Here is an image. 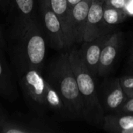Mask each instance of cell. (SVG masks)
<instances>
[{
  "instance_id": "cell-1",
  "label": "cell",
  "mask_w": 133,
  "mask_h": 133,
  "mask_svg": "<svg viewBox=\"0 0 133 133\" xmlns=\"http://www.w3.org/2000/svg\"><path fill=\"white\" fill-rule=\"evenodd\" d=\"M46 35L40 18L20 26H12L5 40L16 74L29 69L42 72L46 55Z\"/></svg>"
},
{
  "instance_id": "cell-2",
  "label": "cell",
  "mask_w": 133,
  "mask_h": 133,
  "mask_svg": "<svg viewBox=\"0 0 133 133\" xmlns=\"http://www.w3.org/2000/svg\"><path fill=\"white\" fill-rule=\"evenodd\" d=\"M44 78L62 97L67 115L83 118V104L69 59V52L60 54L51 62Z\"/></svg>"
},
{
  "instance_id": "cell-3",
  "label": "cell",
  "mask_w": 133,
  "mask_h": 133,
  "mask_svg": "<svg viewBox=\"0 0 133 133\" xmlns=\"http://www.w3.org/2000/svg\"><path fill=\"white\" fill-rule=\"evenodd\" d=\"M69 59L83 104V119L91 125L102 124L105 112L98 97L94 76L86 66L79 49L71 50Z\"/></svg>"
},
{
  "instance_id": "cell-4",
  "label": "cell",
  "mask_w": 133,
  "mask_h": 133,
  "mask_svg": "<svg viewBox=\"0 0 133 133\" xmlns=\"http://www.w3.org/2000/svg\"><path fill=\"white\" fill-rule=\"evenodd\" d=\"M47 80L42 72L29 69L19 75V84L26 103L35 112L42 113L47 109Z\"/></svg>"
},
{
  "instance_id": "cell-5",
  "label": "cell",
  "mask_w": 133,
  "mask_h": 133,
  "mask_svg": "<svg viewBox=\"0 0 133 133\" xmlns=\"http://www.w3.org/2000/svg\"><path fill=\"white\" fill-rule=\"evenodd\" d=\"M37 5L40 20L51 46L56 50L67 48L61 22L52 10L48 0H37Z\"/></svg>"
},
{
  "instance_id": "cell-6",
  "label": "cell",
  "mask_w": 133,
  "mask_h": 133,
  "mask_svg": "<svg viewBox=\"0 0 133 133\" xmlns=\"http://www.w3.org/2000/svg\"><path fill=\"white\" fill-rule=\"evenodd\" d=\"M105 0H93L87 15L83 41L96 39L108 32L103 13Z\"/></svg>"
},
{
  "instance_id": "cell-7",
  "label": "cell",
  "mask_w": 133,
  "mask_h": 133,
  "mask_svg": "<svg viewBox=\"0 0 133 133\" xmlns=\"http://www.w3.org/2000/svg\"><path fill=\"white\" fill-rule=\"evenodd\" d=\"M12 26H20L39 19L36 0H8L7 12Z\"/></svg>"
},
{
  "instance_id": "cell-8",
  "label": "cell",
  "mask_w": 133,
  "mask_h": 133,
  "mask_svg": "<svg viewBox=\"0 0 133 133\" xmlns=\"http://www.w3.org/2000/svg\"><path fill=\"white\" fill-rule=\"evenodd\" d=\"M110 35L109 33H107L96 39L83 41V44L79 49L86 66L94 77L98 76L99 61L101 51Z\"/></svg>"
},
{
  "instance_id": "cell-9",
  "label": "cell",
  "mask_w": 133,
  "mask_h": 133,
  "mask_svg": "<svg viewBox=\"0 0 133 133\" xmlns=\"http://www.w3.org/2000/svg\"><path fill=\"white\" fill-rule=\"evenodd\" d=\"M92 1L83 0L71 9L70 25L72 44L83 41L87 15Z\"/></svg>"
},
{
  "instance_id": "cell-10",
  "label": "cell",
  "mask_w": 133,
  "mask_h": 133,
  "mask_svg": "<svg viewBox=\"0 0 133 133\" xmlns=\"http://www.w3.org/2000/svg\"><path fill=\"white\" fill-rule=\"evenodd\" d=\"M121 43V33H114L106 41L101 51L98 76L106 75L112 68L117 58Z\"/></svg>"
},
{
  "instance_id": "cell-11",
  "label": "cell",
  "mask_w": 133,
  "mask_h": 133,
  "mask_svg": "<svg viewBox=\"0 0 133 133\" xmlns=\"http://www.w3.org/2000/svg\"><path fill=\"white\" fill-rule=\"evenodd\" d=\"M102 128L111 133H129L133 129V115L112 112L105 114Z\"/></svg>"
},
{
  "instance_id": "cell-12",
  "label": "cell",
  "mask_w": 133,
  "mask_h": 133,
  "mask_svg": "<svg viewBox=\"0 0 133 133\" xmlns=\"http://www.w3.org/2000/svg\"><path fill=\"white\" fill-rule=\"evenodd\" d=\"M54 131L42 123H26L4 118L0 120L2 133H46Z\"/></svg>"
},
{
  "instance_id": "cell-13",
  "label": "cell",
  "mask_w": 133,
  "mask_h": 133,
  "mask_svg": "<svg viewBox=\"0 0 133 133\" xmlns=\"http://www.w3.org/2000/svg\"><path fill=\"white\" fill-rule=\"evenodd\" d=\"M2 50L0 48V96L5 99L13 100L16 97V88Z\"/></svg>"
},
{
  "instance_id": "cell-14",
  "label": "cell",
  "mask_w": 133,
  "mask_h": 133,
  "mask_svg": "<svg viewBox=\"0 0 133 133\" xmlns=\"http://www.w3.org/2000/svg\"><path fill=\"white\" fill-rule=\"evenodd\" d=\"M48 2L52 10L61 22L66 40L67 48H69L72 45L70 25L71 8L68 4L67 0H48Z\"/></svg>"
},
{
  "instance_id": "cell-15",
  "label": "cell",
  "mask_w": 133,
  "mask_h": 133,
  "mask_svg": "<svg viewBox=\"0 0 133 133\" xmlns=\"http://www.w3.org/2000/svg\"><path fill=\"white\" fill-rule=\"evenodd\" d=\"M127 99L128 97L121 87L119 78L116 79L105 94L104 110L110 113L116 112Z\"/></svg>"
},
{
  "instance_id": "cell-16",
  "label": "cell",
  "mask_w": 133,
  "mask_h": 133,
  "mask_svg": "<svg viewBox=\"0 0 133 133\" xmlns=\"http://www.w3.org/2000/svg\"><path fill=\"white\" fill-rule=\"evenodd\" d=\"M103 17L104 23L108 26H111L124 22L128 17V15L124 9H119L104 5Z\"/></svg>"
},
{
  "instance_id": "cell-17",
  "label": "cell",
  "mask_w": 133,
  "mask_h": 133,
  "mask_svg": "<svg viewBox=\"0 0 133 133\" xmlns=\"http://www.w3.org/2000/svg\"><path fill=\"white\" fill-rule=\"evenodd\" d=\"M119 82L128 98L133 97V75L125 76L119 78Z\"/></svg>"
},
{
  "instance_id": "cell-18",
  "label": "cell",
  "mask_w": 133,
  "mask_h": 133,
  "mask_svg": "<svg viewBox=\"0 0 133 133\" xmlns=\"http://www.w3.org/2000/svg\"><path fill=\"white\" fill-rule=\"evenodd\" d=\"M119 113H125L133 115V97L128 98L122 106L116 111Z\"/></svg>"
},
{
  "instance_id": "cell-19",
  "label": "cell",
  "mask_w": 133,
  "mask_h": 133,
  "mask_svg": "<svg viewBox=\"0 0 133 133\" xmlns=\"http://www.w3.org/2000/svg\"><path fill=\"white\" fill-rule=\"evenodd\" d=\"M127 0H105L104 5L111 6L119 9H124L126 5Z\"/></svg>"
},
{
  "instance_id": "cell-20",
  "label": "cell",
  "mask_w": 133,
  "mask_h": 133,
  "mask_svg": "<svg viewBox=\"0 0 133 133\" xmlns=\"http://www.w3.org/2000/svg\"><path fill=\"white\" fill-rule=\"evenodd\" d=\"M125 11L128 16H133V0H127Z\"/></svg>"
},
{
  "instance_id": "cell-21",
  "label": "cell",
  "mask_w": 133,
  "mask_h": 133,
  "mask_svg": "<svg viewBox=\"0 0 133 133\" xmlns=\"http://www.w3.org/2000/svg\"><path fill=\"white\" fill-rule=\"evenodd\" d=\"M5 45H6V41H5V38L3 35L2 30V27L0 25V48L2 49L5 48Z\"/></svg>"
},
{
  "instance_id": "cell-22",
  "label": "cell",
  "mask_w": 133,
  "mask_h": 133,
  "mask_svg": "<svg viewBox=\"0 0 133 133\" xmlns=\"http://www.w3.org/2000/svg\"><path fill=\"white\" fill-rule=\"evenodd\" d=\"M7 5H8V0H0V9L6 12H7Z\"/></svg>"
},
{
  "instance_id": "cell-23",
  "label": "cell",
  "mask_w": 133,
  "mask_h": 133,
  "mask_svg": "<svg viewBox=\"0 0 133 133\" xmlns=\"http://www.w3.org/2000/svg\"><path fill=\"white\" fill-rule=\"evenodd\" d=\"M81 1H83V0H67L68 4H69V5L70 6L71 9H72L74 5H77L78 3H79Z\"/></svg>"
},
{
  "instance_id": "cell-24",
  "label": "cell",
  "mask_w": 133,
  "mask_h": 133,
  "mask_svg": "<svg viewBox=\"0 0 133 133\" xmlns=\"http://www.w3.org/2000/svg\"><path fill=\"white\" fill-rule=\"evenodd\" d=\"M6 118V117H5V115L2 113V110L0 109V120H1V119H2V118Z\"/></svg>"
},
{
  "instance_id": "cell-25",
  "label": "cell",
  "mask_w": 133,
  "mask_h": 133,
  "mask_svg": "<svg viewBox=\"0 0 133 133\" xmlns=\"http://www.w3.org/2000/svg\"><path fill=\"white\" fill-rule=\"evenodd\" d=\"M130 62H131V64H132V65H133V48H132V54H131Z\"/></svg>"
},
{
  "instance_id": "cell-26",
  "label": "cell",
  "mask_w": 133,
  "mask_h": 133,
  "mask_svg": "<svg viewBox=\"0 0 133 133\" xmlns=\"http://www.w3.org/2000/svg\"><path fill=\"white\" fill-rule=\"evenodd\" d=\"M129 133H133V129L132 130H131V131H130V132Z\"/></svg>"
}]
</instances>
